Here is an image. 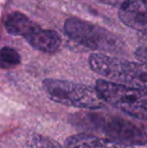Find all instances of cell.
I'll return each mask as SVG.
<instances>
[{"label":"cell","mask_w":147,"mask_h":148,"mask_svg":"<svg viewBox=\"0 0 147 148\" xmlns=\"http://www.w3.org/2000/svg\"><path fill=\"white\" fill-rule=\"evenodd\" d=\"M81 127L101 133L105 138L126 145L147 144V132L131 121L118 116L102 113L82 114L76 118Z\"/></svg>","instance_id":"1"},{"label":"cell","mask_w":147,"mask_h":148,"mask_svg":"<svg viewBox=\"0 0 147 148\" xmlns=\"http://www.w3.org/2000/svg\"><path fill=\"white\" fill-rule=\"evenodd\" d=\"M91 69L108 81L147 89V66L105 53H93L89 58Z\"/></svg>","instance_id":"2"},{"label":"cell","mask_w":147,"mask_h":148,"mask_svg":"<svg viewBox=\"0 0 147 148\" xmlns=\"http://www.w3.org/2000/svg\"><path fill=\"white\" fill-rule=\"evenodd\" d=\"M45 93L55 103L86 110H99L106 102L98 90L84 84L57 79H45L42 82Z\"/></svg>","instance_id":"3"},{"label":"cell","mask_w":147,"mask_h":148,"mask_svg":"<svg viewBox=\"0 0 147 148\" xmlns=\"http://www.w3.org/2000/svg\"><path fill=\"white\" fill-rule=\"evenodd\" d=\"M95 87L107 104L127 115L147 120V89L108 80H98Z\"/></svg>","instance_id":"4"},{"label":"cell","mask_w":147,"mask_h":148,"mask_svg":"<svg viewBox=\"0 0 147 148\" xmlns=\"http://www.w3.org/2000/svg\"><path fill=\"white\" fill-rule=\"evenodd\" d=\"M66 34L76 42L91 49L119 53L124 43L118 36L104 27L79 18H69L65 22Z\"/></svg>","instance_id":"5"},{"label":"cell","mask_w":147,"mask_h":148,"mask_svg":"<svg viewBox=\"0 0 147 148\" xmlns=\"http://www.w3.org/2000/svg\"><path fill=\"white\" fill-rule=\"evenodd\" d=\"M4 26L9 34L23 37L34 49L42 53H55L62 45L61 36L55 30L41 28L21 12L8 14Z\"/></svg>","instance_id":"6"},{"label":"cell","mask_w":147,"mask_h":148,"mask_svg":"<svg viewBox=\"0 0 147 148\" xmlns=\"http://www.w3.org/2000/svg\"><path fill=\"white\" fill-rule=\"evenodd\" d=\"M119 19L126 26L147 34V0H133L119 8Z\"/></svg>","instance_id":"7"},{"label":"cell","mask_w":147,"mask_h":148,"mask_svg":"<svg viewBox=\"0 0 147 148\" xmlns=\"http://www.w3.org/2000/svg\"><path fill=\"white\" fill-rule=\"evenodd\" d=\"M67 148H135L97 135L80 133L72 135L66 140Z\"/></svg>","instance_id":"8"},{"label":"cell","mask_w":147,"mask_h":148,"mask_svg":"<svg viewBox=\"0 0 147 148\" xmlns=\"http://www.w3.org/2000/svg\"><path fill=\"white\" fill-rule=\"evenodd\" d=\"M20 64V56L16 49L10 47L0 49V68L12 69Z\"/></svg>","instance_id":"9"},{"label":"cell","mask_w":147,"mask_h":148,"mask_svg":"<svg viewBox=\"0 0 147 148\" xmlns=\"http://www.w3.org/2000/svg\"><path fill=\"white\" fill-rule=\"evenodd\" d=\"M27 148H65L55 140L42 135H34L27 141Z\"/></svg>","instance_id":"10"},{"label":"cell","mask_w":147,"mask_h":148,"mask_svg":"<svg viewBox=\"0 0 147 148\" xmlns=\"http://www.w3.org/2000/svg\"><path fill=\"white\" fill-rule=\"evenodd\" d=\"M134 56L140 62L147 66V47H140L136 49L134 51Z\"/></svg>","instance_id":"11"},{"label":"cell","mask_w":147,"mask_h":148,"mask_svg":"<svg viewBox=\"0 0 147 148\" xmlns=\"http://www.w3.org/2000/svg\"><path fill=\"white\" fill-rule=\"evenodd\" d=\"M96 1L100 2L102 4L105 5H109V6H113V7H122L125 4L129 3V2L133 1V0H96Z\"/></svg>","instance_id":"12"}]
</instances>
